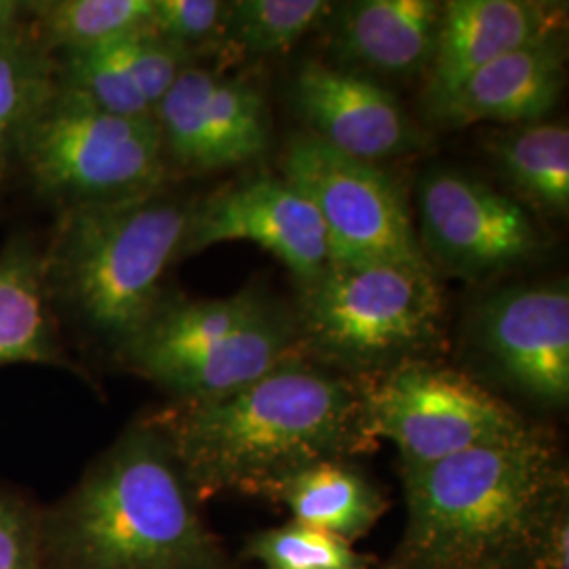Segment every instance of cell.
<instances>
[{"label": "cell", "instance_id": "9c48e42d", "mask_svg": "<svg viewBox=\"0 0 569 569\" xmlns=\"http://www.w3.org/2000/svg\"><path fill=\"white\" fill-rule=\"evenodd\" d=\"M420 249L432 270L479 279L523 264L542 249L526 207L456 169L418 183Z\"/></svg>", "mask_w": 569, "mask_h": 569}, {"label": "cell", "instance_id": "603a6c76", "mask_svg": "<svg viewBox=\"0 0 569 569\" xmlns=\"http://www.w3.org/2000/svg\"><path fill=\"white\" fill-rule=\"evenodd\" d=\"M329 13L323 0H234L222 42L244 58L283 56Z\"/></svg>", "mask_w": 569, "mask_h": 569}, {"label": "cell", "instance_id": "5bb4252c", "mask_svg": "<svg viewBox=\"0 0 569 569\" xmlns=\"http://www.w3.org/2000/svg\"><path fill=\"white\" fill-rule=\"evenodd\" d=\"M566 4L538 0H449L428 61L422 110L430 112L493 60L561 34Z\"/></svg>", "mask_w": 569, "mask_h": 569}, {"label": "cell", "instance_id": "52a82bcc", "mask_svg": "<svg viewBox=\"0 0 569 569\" xmlns=\"http://www.w3.org/2000/svg\"><path fill=\"white\" fill-rule=\"evenodd\" d=\"M366 422L380 443L399 449L401 468H420L460 451L528 432V420L456 367L413 359L363 380Z\"/></svg>", "mask_w": 569, "mask_h": 569}, {"label": "cell", "instance_id": "f546056e", "mask_svg": "<svg viewBox=\"0 0 569 569\" xmlns=\"http://www.w3.org/2000/svg\"><path fill=\"white\" fill-rule=\"evenodd\" d=\"M366 569H369V568H366Z\"/></svg>", "mask_w": 569, "mask_h": 569}, {"label": "cell", "instance_id": "3957f363", "mask_svg": "<svg viewBox=\"0 0 569 569\" xmlns=\"http://www.w3.org/2000/svg\"><path fill=\"white\" fill-rule=\"evenodd\" d=\"M47 569H230L163 437L140 418L44 507Z\"/></svg>", "mask_w": 569, "mask_h": 569}, {"label": "cell", "instance_id": "ffe728a7", "mask_svg": "<svg viewBox=\"0 0 569 569\" xmlns=\"http://www.w3.org/2000/svg\"><path fill=\"white\" fill-rule=\"evenodd\" d=\"M489 150L515 190L538 209L568 213L569 129L561 122H529L505 129Z\"/></svg>", "mask_w": 569, "mask_h": 569}, {"label": "cell", "instance_id": "6da1fadb", "mask_svg": "<svg viewBox=\"0 0 569 569\" xmlns=\"http://www.w3.org/2000/svg\"><path fill=\"white\" fill-rule=\"evenodd\" d=\"M203 505L222 493L260 496L323 460L378 449L363 380L298 355L256 382L211 399L169 401L143 416Z\"/></svg>", "mask_w": 569, "mask_h": 569}, {"label": "cell", "instance_id": "ac0fdd59", "mask_svg": "<svg viewBox=\"0 0 569 569\" xmlns=\"http://www.w3.org/2000/svg\"><path fill=\"white\" fill-rule=\"evenodd\" d=\"M296 523L321 529L348 545L363 538L387 512L385 493L348 460H323L283 479L268 493Z\"/></svg>", "mask_w": 569, "mask_h": 569}, {"label": "cell", "instance_id": "5b68a950", "mask_svg": "<svg viewBox=\"0 0 569 569\" xmlns=\"http://www.w3.org/2000/svg\"><path fill=\"white\" fill-rule=\"evenodd\" d=\"M293 317L310 361L366 380L427 359L443 338L446 296L430 266H329L300 284Z\"/></svg>", "mask_w": 569, "mask_h": 569}, {"label": "cell", "instance_id": "d4e9b609", "mask_svg": "<svg viewBox=\"0 0 569 569\" xmlns=\"http://www.w3.org/2000/svg\"><path fill=\"white\" fill-rule=\"evenodd\" d=\"M244 555L264 569H366L352 545L302 523H284L251 536Z\"/></svg>", "mask_w": 569, "mask_h": 569}, {"label": "cell", "instance_id": "44dd1931", "mask_svg": "<svg viewBox=\"0 0 569 569\" xmlns=\"http://www.w3.org/2000/svg\"><path fill=\"white\" fill-rule=\"evenodd\" d=\"M154 0L26 2L32 32L47 51H89L121 41L150 23Z\"/></svg>", "mask_w": 569, "mask_h": 569}, {"label": "cell", "instance_id": "d6986e66", "mask_svg": "<svg viewBox=\"0 0 569 569\" xmlns=\"http://www.w3.org/2000/svg\"><path fill=\"white\" fill-rule=\"evenodd\" d=\"M42 256L26 241L0 253V367L74 369L61 348L47 308Z\"/></svg>", "mask_w": 569, "mask_h": 569}, {"label": "cell", "instance_id": "277c9868", "mask_svg": "<svg viewBox=\"0 0 569 569\" xmlns=\"http://www.w3.org/2000/svg\"><path fill=\"white\" fill-rule=\"evenodd\" d=\"M192 204L159 190L66 207L42 253L47 296L119 352L164 302V272L180 260Z\"/></svg>", "mask_w": 569, "mask_h": 569}, {"label": "cell", "instance_id": "f1b7e54d", "mask_svg": "<svg viewBox=\"0 0 569 569\" xmlns=\"http://www.w3.org/2000/svg\"><path fill=\"white\" fill-rule=\"evenodd\" d=\"M26 16V2L0 0V42L9 41L28 30V23L23 20Z\"/></svg>", "mask_w": 569, "mask_h": 569}, {"label": "cell", "instance_id": "83f0119b", "mask_svg": "<svg viewBox=\"0 0 569 569\" xmlns=\"http://www.w3.org/2000/svg\"><path fill=\"white\" fill-rule=\"evenodd\" d=\"M44 507L0 486V569H47Z\"/></svg>", "mask_w": 569, "mask_h": 569}, {"label": "cell", "instance_id": "7c38bea8", "mask_svg": "<svg viewBox=\"0 0 569 569\" xmlns=\"http://www.w3.org/2000/svg\"><path fill=\"white\" fill-rule=\"evenodd\" d=\"M477 333L498 376L547 407L569 401V291L566 281L510 287L479 308Z\"/></svg>", "mask_w": 569, "mask_h": 569}, {"label": "cell", "instance_id": "484cf974", "mask_svg": "<svg viewBox=\"0 0 569 569\" xmlns=\"http://www.w3.org/2000/svg\"><path fill=\"white\" fill-rule=\"evenodd\" d=\"M110 49L140 87L152 112L183 70L192 66V58L186 51L161 39L150 26L112 42Z\"/></svg>", "mask_w": 569, "mask_h": 569}, {"label": "cell", "instance_id": "30bf717a", "mask_svg": "<svg viewBox=\"0 0 569 569\" xmlns=\"http://www.w3.org/2000/svg\"><path fill=\"white\" fill-rule=\"evenodd\" d=\"M232 241L260 244L298 284L312 283L331 262L326 228L315 207L274 176L228 183L194 201L180 260Z\"/></svg>", "mask_w": 569, "mask_h": 569}, {"label": "cell", "instance_id": "8992f818", "mask_svg": "<svg viewBox=\"0 0 569 569\" xmlns=\"http://www.w3.org/2000/svg\"><path fill=\"white\" fill-rule=\"evenodd\" d=\"M13 150L39 192L63 209L152 194L169 178L154 117L110 114L60 87L21 127Z\"/></svg>", "mask_w": 569, "mask_h": 569}, {"label": "cell", "instance_id": "e0dca14e", "mask_svg": "<svg viewBox=\"0 0 569 569\" xmlns=\"http://www.w3.org/2000/svg\"><path fill=\"white\" fill-rule=\"evenodd\" d=\"M274 308L277 305L258 289H244L220 300H164L148 326L117 355L122 367L157 385L173 367L224 345Z\"/></svg>", "mask_w": 569, "mask_h": 569}, {"label": "cell", "instance_id": "8fae6325", "mask_svg": "<svg viewBox=\"0 0 569 569\" xmlns=\"http://www.w3.org/2000/svg\"><path fill=\"white\" fill-rule=\"evenodd\" d=\"M164 159L183 171L251 163L270 146V117L260 89L188 66L154 110Z\"/></svg>", "mask_w": 569, "mask_h": 569}, {"label": "cell", "instance_id": "2e32d148", "mask_svg": "<svg viewBox=\"0 0 569 569\" xmlns=\"http://www.w3.org/2000/svg\"><path fill=\"white\" fill-rule=\"evenodd\" d=\"M443 2L435 0H357L345 4L331 23V53L340 68L388 77L427 72Z\"/></svg>", "mask_w": 569, "mask_h": 569}, {"label": "cell", "instance_id": "7a4b0ae2", "mask_svg": "<svg viewBox=\"0 0 569 569\" xmlns=\"http://www.w3.org/2000/svg\"><path fill=\"white\" fill-rule=\"evenodd\" d=\"M406 529L392 569H536L569 512L568 467L542 428L401 468Z\"/></svg>", "mask_w": 569, "mask_h": 569}, {"label": "cell", "instance_id": "4fadbf2b", "mask_svg": "<svg viewBox=\"0 0 569 569\" xmlns=\"http://www.w3.org/2000/svg\"><path fill=\"white\" fill-rule=\"evenodd\" d=\"M291 100L306 133L346 157L376 164L427 146L397 96L357 72L306 61L296 74Z\"/></svg>", "mask_w": 569, "mask_h": 569}, {"label": "cell", "instance_id": "cb8c5ba5", "mask_svg": "<svg viewBox=\"0 0 569 569\" xmlns=\"http://www.w3.org/2000/svg\"><path fill=\"white\" fill-rule=\"evenodd\" d=\"M56 82L63 91L81 96L103 112L119 117H154L140 87L110 44L63 53V60L56 68Z\"/></svg>", "mask_w": 569, "mask_h": 569}, {"label": "cell", "instance_id": "7402d4cb", "mask_svg": "<svg viewBox=\"0 0 569 569\" xmlns=\"http://www.w3.org/2000/svg\"><path fill=\"white\" fill-rule=\"evenodd\" d=\"M51 51L32 30L0 42V178L26 121L56 91Z\"/></svg>", "mask_w": 569, "mask_h": 569}, {"label": "cell", "instance_id": "ba28073f", "mask_svg": "<svg viewBox=\"0 0 569 569\" xmlns=\"http://www.w3.org/2000/svg\"><path fill=\"white\" fill-rule=\"evenodd\" d=\"M281 178L321 218L329 266H430L401 186L378 164L346 157L305 131L284 143Z\"/></svg>", "mask_w": 569, "mask_h": 569}, {"label": "cell", "instance_id": "9a60e30c", "mask_svg": "<svg viewBox=\"0 0 569 569\" xmlns=\"http://www.w3.org/2000/svg\"><path fill=\"white\" fill-rule=\"evenodd\" d=\"M566 87V44L555 34L507 53L477 70L427 117L446 129L475 122H540Z\"/></svg>", "mask_w": 569, "mask_h": 569}, {"label": "cell", "instance_id": "4316f807", "mask_svg": "<svg viewBox=\"0 0 569 569\" xmlns=\"http://www.w3.org/2000/svg\"><path fill=\"white\" fill-rule=\"evenodd\" d=\"M228 4L222 0H154L148 26L192 58L222 42Z\"/></svg>", "mask_w": 569, "mask_h": 569}]
</instances>
